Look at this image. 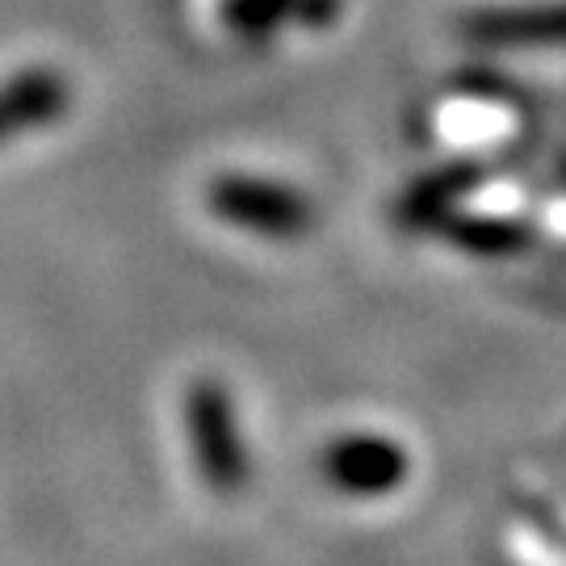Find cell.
<instances>
[{
  "label": "cell",
  "mask_w": 566,
  "mask_h": 566,
  "mask_svg": "<svg viewBox=\"0 0 566 566\" xmlns=\"http://www.w3.org/2000/svg\"><path fill=\"white\" fill-rule=\"evenodd\" d=\"M67 81L51 67H30L0 84V143H13L30 130H42L67 114Z\"/></svg>",
  "instance_id": "4"
},
{
  "label": "cell",
  "mask_w": 566,
  "mask_h": 566,
  "mask_svg": "<svg viewBox=\"0 0 566 566\" xmlns=\"http://www.w3.org/2000/svg\"><path fill=\"white\" fill-rule=\"evenodd\" d=\"M324 470L348 495H386L407 479V458L386 437H348L327 449Z\"/></svg>",
  "instance_id": "3"
},
{
  "label": "cell",
  "mask_w": 566,
  "mask_h": 566,
  "mask_svg": "<svg viewBox=\"0 0 566 566\" xmlns=\"http://www.w3.org/2000/svg\"><path fill=\"white\" fill-rule=\"evenodd\" d=\"M210 210L223 223L264 235V240H298L315 223V206L290 185L256 181V177H219L206 193Z\"/></svg>",
  "instance_id": "2"
},
{
  "label": "cell",
  "mask_w": 566,
  "mask_h": 566,
  "mask_svg": "<svg viewBox=\"0 0 566 566\" xmlns=\"http://www.w3.org/2000/svg\"><path fill=\"white\" fill-rule=\"evenodd\" d=\"M185 424H189V449L198 474L219 495H235L248 483V446L235 424V407L219 382H193L185 399Z\"/></svg>",
  "instance_id": "1"
}]
</instances>
